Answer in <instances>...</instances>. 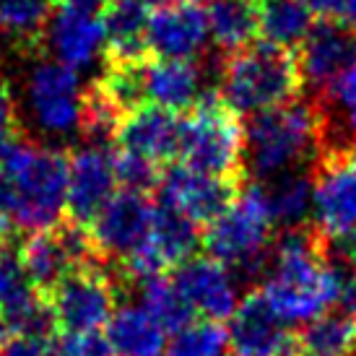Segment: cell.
<instances>
[{
  "mask_svg": "<svg viewBox=\"0 0 356 356\" xmlns=\"http://www.w3.org/2000/svg\"><path fill=\"white\" fill-rule=\"evenodd\" d=\"M338 260L341 257L312 221L281 229L273 242L270 270L260 289L289 325L309 323L343 302L346 278L338 270Z\"/></svg>",
  "mask_w": 356,
  "mask_h": 356,
  "instance_id": "6da1fadb",
  "label": "cell"
},
{
  "mask_svg": "<svg viewBox=\"0 0 356 356\" xmlns=\"http://www.w3.org/2000/svg\"><path fill=\"white\" fill-rule=\"evenodd\" d=\"M325 151L323 104L302 94L281 107L250 115L245 125L248 179L266 182L294 169H312Z\"/></svg>",
  "mask_w": 356,
  "mask_h": 356,
  "instance_id": "7a4b0ae2",
  "label": "cell"
},
{
  "mask_svg": "<svg viewBox=\"0 0 356 356\" xmlns=\"http://www.w3.org/2000/svg\"><path fill=\"white\" fill-rule=\"evenodd\" d=\"M0 169L13 182L19 229L37 232L65 218L70 151L29 143L19 130L0 138Z\"/></svg>",
  "mask_w": 356,
  "mask_h": 356,
  "instance_id": "3957f363",
  "label": "cell"
},
{
  "mask_svg": "<svg viewBox=\"0 0 356 356\" xmlns=\"http://www.w3.org/2000/svg\"><path fill=\"white\" fill-rule=\"evenodd\" d=\"M218 83V97L237 115L248 118L281 107L305 94L297 52L263 40L224 55Z\"/></svg>",
  "mask_w": 356,
  "mask_h": 356,
  "instance_id": "277c9868",
  "label": "cell"
},
{
  "mask_svg": "<svg viewBox=\"0 0 356 356\" xmlns=\"http://www.w3.org/2000/svg\"><path fill=\"white\" fill-rule=\"evenodd\" d=\"M276 234L263 193L255 182H248L227 213L203 229V250L242 281L250 284V278L260 276L266 281Z\"/></svg>",
  "mask_w": 356,
  "mask_h": 356,
  "instance_id": "5b68a950",
  "label": "cell"
},
{
  "mask_svg": "<svg viewBox=\"0 0 356 356\" xmlns=\"http://www.w3.org/2000/svg\"><path fill=\"white\" fill-rule=\"evenodd\" d=\"M177 161L213 177L248 182L245 128L218 91H206L182 115Z\"/></svg>",
  "mask_w": 356,
  "mask_h": 356,
  "instance_id": "8992f818",
  "label": "cell"
},
{
  "mask_svg": "<svg viewBox=\"0 0 356 356\" xmlns=\"http://www.w3.org/2000/svg\"><path fill=\"white\" fill-rule=\"evenodd\" d=\"M312 224L341 260L356 248V149L327 151L312 167Z\"/></svg>",
  "mask_w": 356,
  "mask_h": 356,
  "instance_id": "52a82bcc",
  "label": "cell"
},
{
  "mask_svg": "<svg viewBox=\"0 0 356 356\" xmlns=\"http://www.w3.org/2000/svg\"><path fill=\"white\" fill-rule=\"evenodd\" d=\"M42 302L50 309L58 336L99 333L115 315L118 284L104 263H83L73 268Z\"/></svg>",
  "mask_w": 356,
  "mask_h": 356,
  "instance_id": "ba28073f",
  "label": "cell"
},
{
  "mask_svg": "<svg viewBox=\"0 0 356 356\" xmlns=\"http://www.w3.org/2000/svg\"><path fill=\"white\" fill-rule=\"evenodd\" d=\"M156 200L143 193L118 190L91 221V248L99 263H120L149 239Z\"/></svg>",
  "mask_w": 356,
  "mask_h": 356,
  "instance_id": "9c48e42d",
  "label": "cell"
},
{
  "mask_svg": "<svg viewBox=\"0 0 356 356\" xmlns=\"http://www.w3.org/2000/svg\"><path fill=\"white\" fill-rule=\"evenodd\" d=\"M227 333L229 356H299L297 330H291L257 286L242 297L229 317Z\"/></svg>",
  "mask_w": 356,
  "mask_h": 356,
  "instance_id": "30bf717a",
  "label": "cell"
},
{
  "mask_svg": "<svg viewBox=\"0 0 356 356\" xmlns=\"http://www.w3.org/2000/svg\"><path fill=\"white\" fill-rule=\"evenodd\" d=\"M248 182L213 177L206 172L172 161L164 167V179L159 188V198L175 206L179 213H185L190 221L206 229L213 224L221 213H227L232 203L239 198V193Z\"/></svg>",
  "mask_w": 356,
  "mask_h": 356,
  "instance_id": "8fae6325",
  "label": "cell"
},
{
  "mask_svg": "<svg viewBox=\"0 0 356 356\" xmlns=\"http://www.w3.org/2000/svg\"><path fill=\"white\" fill-rule=\"evenodd\" d=\"M307 97H323L356 63V29L336 16H320L297 50Z\"/></svg>",
  "mask_w": 356,
  "mask_h": 356,
  "instance_id": "7c38bea8",
  "label": "cell"
},
{
  "mask_svg": "<svg viewBox=\"0 0 356 356\" xmlns=\"http://www.w3.org/2000/svg\"><path fill=\"white\" fill-rule=\"evenodd\" d=\"M169 276L198 317L224 323L234 315L239 305L237 286H234L232 270L224 263L213 260L211 255H193Z\"/></svg>",
  "mask_w": 356,
  "mask_h": 356,
  "instance_id": "4fadbf2b",
  "label": "cell"
},
{
  "mask_svg": "<svg viewBox=\"0 0 356 356\" xmlns=\"http://www.w3.org/2000/svg\"><path fill=\"white\" fill-rule=\"evenodd\" d=\"M179 133H182L179 112L146 102L120 120L115 143L118 149L146 156L167 167L179 156Z\"/></svg>",
  "mask_w": 356,
  "mask_h": 356,
  "instance_id": "5bb4252c",
  "label": "cell"
},
{
  "mask_svg": "<svg viewBox=\"0 0 356 356\" xmlns=\"http://www.w3.org/2000/svg\"><path fill=\"white\" fill-rule=\"evenodd\" d=\"M118 177L112 154L104 149L70 151V177L65 221L76 227H89L107 200L115 195Z\"/></svg>",
  "mask_w": 356,
  "mask_h": 356,
  "instance_id": "9a60e30c",
  "label": "cell"
},
{
  "mask_svg": "<svg viewBox=\"0 0 356 356\" xmlns=\"http://www.w3.org/2000/svg\"><path fill=\"white\" fill-rule=\"evenodd\" d=\"M34 115L47 130H70L81 125L83 91L79 86L76 68L65 63H44L34 70L29 86Z\"/></svg>",
  "mask_w": 356,
  "mask_h": 356,
  "instance_id": "2e32d148",
  "label": "cell"
},
{
  "mask_svg": "<svg viewBox=\"0 0 356 356\" xmlns=\"http://www.w3.org/2000/svg\"><path fill=\"white\" fill-rule=\"evenodd\" d=\"M208 37V16L200 3L177 0L156 8L149 21V50L154 58L193 60Z\"/></svg>",
  "mask_w": 356,
  "mask_h": 356,
  "instance_id": "e0dca14e",
  "label": "cell"
},
{
  "mask_svg": "<svg viewBox=\"0 0 356 356\" xmlns=\"http://www.w3.org/2000/svg\"><path fill=\"white\" fill-rule=\"evenodd\" d=\"M104 26V58L107 63H136L151 58L149 42V6L143 0H104L99 10Z\"/></svg>",
  "mask_w": 356,
  "mask_h": 356,
  "instance_id": "ac0fdd59",
  "label": "cell"
},
{
  "mask_svg": "<svg viewBox=\"0 0 356 356\" xmlns=\"http://www.w3.org/2000/svg\"><path fill=\"white\" fill-rule=\"evenodd\" d=\"M50 40L60 63L79 68V65H89L91 60L99 55L107 37H104L99 13H83V10L55 6Z\"/></svg>",
  "mask_w": 356,
  "mask_h": 356,
  "instance_id": "d6986e66",
  "label": "cell"
},
{
  "mask_svg": "<svg viewBox=\"0 0 356 356\" xmlns=\"http://www.w3.org/2000/svg\"><path fill=\"white\" fill-rule=\"evenodd\" d=\"M146 94L154 104L185 115L203 97L195 60L151 58L146 65Z\"/></svg>",
  "mask_w": 356,
  "mask_h": 356,
  "instance_id": "ffe728a7",
  "label": "cell"
},
{
  "mask_svg": "<svg viewBox=\"0 0 356 356\" xmlns=\"http://www.w3.org/2000/svg\"><path fill=\"white\" fill-rule=\"evenodd\" d=\"M268 203L276 229H294L309 221L312 208V169H294L266 182H255Z\"/></svg>",
  "mask_w": 356,
  "mask_h": 356,
  "instance_id": "44dd1931",
  "label": "cell"
},
{
  "mask_svg": "<svg viewBox=\"0 0 356 356\" xmlns=\"http://www.w3.org/2000/svg\"><path fill=\"white\" fill-rule=\"evenodd\" d=\"M104 336L120 356H159L167 343V330L143 305L115 309Z\"/></svg>",
  "mask_w": 356,
  "mask_h": 356,
  "instance_id": "7402d4cb",
  "label": "cell"
},
{
  "mask_svg": "<svg viewBox=\"0 0 356 356\" xmlns=\"http://www.w3.org/2000/svg\"><path fill=\"white\" fill-rule=\"evenodd\" d=\"M260 40L284 50H299L315 26V10L305 0H255Z\"/></svg>",
  "mask_w": 356,
  "mask_h": 356,
  "instance_id": "603a6c76",
  "label": "cell"
},
{
  "mask_svg": "<svg viewBox=\"0 0 356 356\" xmlns=\"http://www.w3.org/2000/svg\"><path fill=\"white\" fill-rule=\"evenodd\" d=\"M299 356H354L356 354V312L327 309L325 315L305 323L297 330Z\"/></svg>",
  "mask_w": 356,
  "mask_h": 356,
  "instance_id": "cb8c5ba5",
  "label": "cell"
},
{
  "mask_svg": "<svg viewBox=\"0 0 356 356\" xmlns=\"http://www.w3.org/2000/svg\"><path fill=\"white\" fill-rule=\"evenodd\" d=\"M208 34L224 55L248 47L260 37L255 0H211Z\"/></svg>",
  "mask_w": 356,
  "mask_h": 356,
  "instance_id": "d4e9b609",
  "label": "cell"
},
{
  "mask_svg": "<svg viewBox=\"0 0 356 356\" xmlns=\"http://www.w3.org/2000/svg\"><path fill=\"white\" fill-rule=\"evenodd\" d=\"M138 289H140V294H143V302H140V305L146 307L151 315L159 320V325L164 327L167 333H172V336H175L177 330H182V327H188L190 323L200 320V317L195 315V309H193V307L185 302V297L177 291V286H175V281H172L169 273L149 278V281H143Z\"/></svg>",
  "mask_w": 356,
  "mask_h": 356,
  "instance_id": "484cf974",
  "label": "cell"
},
{
  "mask_svg": "<svg viewBox=\"0 0 356 356\" xmlns=\"http://www.w3.org/2000/svg\"><path fill=\"white\" fill-rule=\"evenodd\" d=\"M52 13L55 0H0V31L37 44L47 34Z\"/></svg>",
  "mask_w": 356,
  "mask_h": 356,
  "instance_id": "4316f807",
  "label": "cell"
},
{
  "mask_svg": "<svg viewBox=\"0 0 356 356\" xmlns=\"http://www.w3.org/2000/svg\"><path fill=\"white\" fill-rule=\"evenodd\" d=\"M229 351L227 327L216 320H195L175 333L169 343V356H224Z\"/></svg>",
  "mask_w": 356,
  "mask_h": 356,
  "instance_id": "83f0119b",
  "label": "cell"
},
{
  "mask_svg": "<svg viewBox=\"0 0 356 356\" xmlns=\"http://www.w3.org/2000/svg\"><path fill=\"white\" fill-rule=\"evenodd\" d=\"M112 161H115V177H118L120 190H133L143 195L159 193L161 179H164V164H156L151 159L122 149L112 154Z\"/></svg>",
  "mask_w": 356,
  "mask_h": 356,
  "instance_id": "f1b7e54d",
  "label": "cell"
},
{
  "mask_svg": "<svg viewBox=\"0 0 356 356\" xmlns=\"http://www.w3.org/2000/svg\"><path fill=\"white\" fill-rule=\"evenodd\" d=\"M60 356H120L107 336L83 333V336H65L60 341Z\"/></svg>",
  "mask_w": 356,
  "mask_h": 356,
  "instance_id": "f546056e",
  "label": "cell"
},
{
  "mask_svg": "<svg viewBox=\"0 0 356 356\" xmlns=\"http://www.w3.org/2000/svg\"><path fill=\"white\" fill-rule=\"evenodd\" d=\"M0 356H60V343L52 336H26L3 348Z\"/></svg>",
  "mask_w": 356,
  "mask_h": 356,
  "instance_id": "4dcf8cb0",
  "label": "cell"
},
{
  "mask_svg": "<svg viewBox=\"0 0 356 356\" xmlns=\"http://www.w3.org/2000/svg\"><path fill=\"white\" fill-rule=\"evenodd\" d=\"M13 133H19V125H16V104H13L10 86L0 79V138L13 136Z\"/></svg>",
  "mask_w": 356,
  "mask_h": 356,
  "instance_id": "1f68e13d",
  "label": "cell"
},
{
  "mask_svg": "<svg viewBox=\"0 0 356 356\" xmlns=\"http://www.w3.org/2000/svg\"><path fill=\"white\" fill-rule=\"evenodd\" d=\"M343 260H346V266H348L346 289H343V305H346V309L356 312V248L351 250Z\"/></svg>",
  "mask_w": 356,
  "mask_h": 356,
  "instance_id": "d6a6232c",
  "label": "cell"
},
{
  "mask_svg": "<svg viewBox=\"0 0 356 356\" xmlns=\"http://www.w3.org/2000/svg\"><path fill=\"white\" fill-rule=\"evenodd\" d=\"M55 6H63V8H73V10H83V13H99L104 0H58Z\"/></svg>",
  "mask_w": 356,
  "mask_h": 356,
  "instance_id": "836d02e7",
  "label": "cell"
},
{
  "mask_svg": "<svg viewBox=\"0 0 356 356\" xmlns=\"http://www.w3.org/2000/svg\"><path fill=\"white\" fill-rule=\"evenodd\" d=\"M305 3L315 10L317 16H336L338 0H305Z\"/></svg>",
  "mask_w": 356,
  "mask_h": 356,
  "instance_id": "e575fe53",
  "label": "cell"
},
{
  "mask_svg": "<svg viewBox=\"0 0 356 356\" xmlns=\"http://www.w3.org/2000/svg\"><path fill=\"white\" fill-rule=\"evenodd\" d=\"M146 6H154V8H164V6H172V3H177V0H143Z\"/></svg>",
  "mask_w": 356,
  "mask_h": 356,
  "instance_id": "d590c367",
  "label": "cell"
},
{
  "mask_svg": "<svg viewBox=\"0 0 356 356\" xmlns=\"http://www.w3.org/2000/svg\"><path fill=\"white\" fill-rule=\"evenodd\" d=\"M193 3H211V0H193Z\"/></svg>",
  "mask_w": 356,
  "mask_h": 356,
  "instance_id": "8d00e7d4",
  "label": "cell"
},
{
  "mask_svg": "<svg viewBox=\"0 0 356 356\" xmlns=\"http://www.w3.org/2000/svg\"><path fill=\"white\" fill-rule=\"evenodd\" d=\"M354 143H356V136H354Z\"/></svg>",
  "mask_w": 356,
  "mask_h": 356,
  "instance_id": "74e56055",
  "label": "cell"
},
{
  "mask_svg": "<svg viewBox=\"0 0 356 356\" xmlns=\"http://www.w3.org/2000/svg\"><path fill=\"white\" fill-rule=\"evenodd\" d=\"M55 3H58V0H55Z\"/></svg>",
  "mask_w": 356,
  "mask_h": 356,
  "instance_id": "f35d334b",
  "label": "cell"
}]
</instances>
